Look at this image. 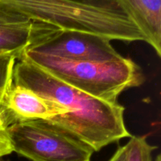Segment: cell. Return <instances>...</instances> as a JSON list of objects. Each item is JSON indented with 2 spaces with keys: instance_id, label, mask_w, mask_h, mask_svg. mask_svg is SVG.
Here are the masks:
<instances>
[{
  "instance_id": "5",
  "label": "cell",
  "mask_w": 161,
  "mask_h": 161,
  "mask_svg": "<svg viewBox=\"0 0 161 161\" xmlns=\"http://www.w3.org/2000/svg\"><path fill=\"white\" fill-rule=\"evenodd\" d=\"M27 50L74 61L106 62L124 58L108 39L75 31L60 30Z\"/></svg>"
},
{
  "instance_id": "2",
  "label": "cell",
  "mask_w": 161,
  "mask_h": 161,
  "mask_svg": "<svg viewBox=\"0 0 161 161\" xmlns=\"http://www.w3.org/2000/svg\"><path fill=\"white\" fill-rule=\"evenodd\" d=\"M0 5L62 31H75L124 42L145 41L116 0H0Z\"/></svg>"
},
{
  "instance_id": "4",
  "label": "cell",
  "mask_w": 161,
  "mask_h": 161,
  "mask_svg": "<svg viewBox=\"0 0 161 161\" xmlns=\"http://www.w3.org/2000/svg\"><path fill=\"white\" fill-rule=\"evenodd\" d=\"M7 130L14 152L31 161H91L94 153L50 120L16 123Z\"/></svg>"
},
{
  "instance_id": "15",
  "label": "cell",
  "mask_w": 161,
  "mask_h": 161,
  "mask_svg": "<svg viewBox=\"0 0 161 161\" xmlns=\"http://www.w3.org/2000/svg\"><path fill=\"white\" fill-rule=\"evenodd\" d=\"M0 53H2V52H0Z\"/></svg>"
},
{
  "instance_id": "1",
  "label": "cell",
  "mask_w": 161,
  "mask_h": 161,
  "mask_svg": "<svg viewBox=\"0 0 161 161\" xmlns=\"http://www.w3.org/2000/svg\"><path fill=\"white\" fill-rule=\"evenodd\" d=\"M14 84L29 88L67 111L49 119L94 150L132 136L124 122L125 108L89 95L59 80L23 53L14 65Z\"/></svg>"
},
{
  "instance_id": "3",
  "label": "cell",
  "mask_w": 161,
  "mask_h": 161,
  "mask_svg": "<svg viewBox=\"0 0 161 161\" xmlns=\"http://www.w3.org/2000/svg\"><path fill=\"white\" fill-rule=\"evenodd\" d=\"M33 63L70 86L107 102H116L124 91L145 81L142 68L131 58L106 62L74 61L25 50Z\"/></svg>"
},
{
  "instance_id": "8",
  "label": "cell",
  "mask_w": 161,
  "mask_h": 161,
  "mask_svg": "<svg viewBox=\"0 0 161 161\" xmlns=\"http://www.w3.org/2000/svg\"><path fill=\"white\" fill-rule=\"evenodd\" d=\"M161 57V0H116Z\"/></svg>"
},
{
  "instance_id": "13",
  "label": "cell",
  "mask_w": 161,
  "mask_h": 161,
  "mask_svg": "<svg viewBox=\"0 0 161 161\" xmlns=\"http://www.w3.org/2000/svg\"><path fill=\"white\" fill-rule=\"evenodd\" d=\"M156 161H161V160H160V155L157 156V160H156Z\"/></svg>"
},
{
  "instance_id": "7",
  "label": "cell",
  "mask_w": 161,
  "mask_h": 161,
  "mask_svg": "<svg viewBox=\"0 0 161 161\" xmlns=\"http://www.w3.org/2000/svg\"><path fill=\"white\" fill-rule=\"evenodd\" d=\"M66 113L67 111L55 102L14 83L0 106V116L6 127L25 121L49 120Z\"/></svg>"
},
{
  "instance_id": "11",
  "label": "cell",
  "mask_w": 161,
  "mask_h": 161,
  "mask_svg": "<svg viewBox=\"0 0 161 161\" xmlns=\"http://www.w3.org/2000/svg\"><path fill=\"white\" fill-rule=\"evenodd\" d=\"M14 152L7 127L5 126L0 116V158L11 154Z\"/></svg>"
},
{
  "instance_id": "12",
  "label": "cell",
  "mask_w": 161,
  "mask_h": 161,
  "mask_svg": "<svg viewBox=\"0 0 161 161\" xmlns=\"http://www.w3.org/2000/svg\"><path fill=\"white\" fill-rule=\"evenodd\" d=\"M108 161H127V148L125 145L119 146Z\"/></svg>"
},
{
  "instance_id": "6",
  "label": "cell",
  "mask_w": 161,
  "mask_h": 161,
  "mask_svg": "<svg viewBox=\"0 0 161 161\" xmlns=\"http://www.w3.org/2000/svg\"><path fill=\"white\" fill-rule=\"evenodd\" d=\"M60 31L0 5V52L20 57L27 49Z\"/></svg>"
},
{
  "instance_id": "10",
  "label": "cell",
  "mask_w": 161,
  "mask_h": 161,
  "mask_svg": "<svg viewBox=\"0 0 161 161\" xmlns=\"http://www.w3.org/2000/svg\"><path fill=\"white\" fill-rule=\"evenodd\" d=\"M18 58L14 53H0V106L14 83V69Z\"/></svg>"
},
{
  "instance_id": "9",
  "label": "cell",
  "mask_w": 161,
  "mask_h": 161,
  "mask_svg": "<svg viewBox=\"0 0 161 161\" xmlns=\"http://www.w3.org/2000/svg\"><path fill=\"white\" fill-rule=\"evenodd\" d=\"M127 161H152V154L157 146H152L146 136H131L125 145Z\"/></svg>"
},
{
  "instance_id": "14",
  "label": "cell",
  "mask_w": 161,
  "mask_h": 161,
  "mask_svg": "<svg viewBox=\"0 0 161 161\" xmlns=\"http://www.w3.org/2000/svg\"><path fill=\"white\" fill-rule=\"evenodd\" d=\"M0 161H10V160H5V159H3V157H1V158H0Z\"/></svg>"
}]
</instances>
